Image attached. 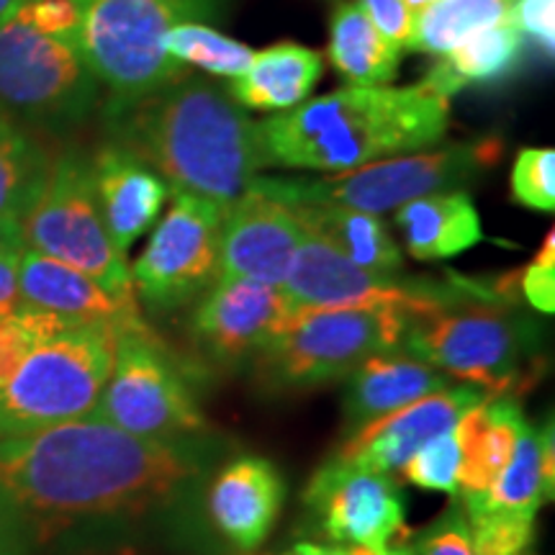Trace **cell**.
I'll use <instances>...</instances> for the list:
<instances>
[{
    "mask_svg": "<svg viewBox=\"0 0 555 555\" xmlns=\"http://www.w3.org/2000/svg\"><path fill=\"white\" fill-rule=\"evenodd\" d=\"M198 470L183 442L129 435L93 414L0 437V486L31 519L37 538L78 519L155 509Z\"/></svg>",
    "mask_w": 555,
    "mask_h": 555,
    "instance_id": "obj_1",
    "label": "cell"
},
{
    "mask_svg": "<svg viewBox=\"0 0 555 555\" xmlns=\"http://www.w3.org/2000/svg\"><path fill=\"white\" fill-rule=\"evenodd\" d=\"M111 144L150 165L170 193L227 208L262 170L255 121L232 95L196 75L106 106Z\"/></svg>",
    "mask_w": 555,
    "mask_h": 555,
    "instance_id": "obj_2",
    "label": "cell"
},
{
    "mask_svg": "<svg viewBox=\"0 0 555 555\" xmlns=\"http://www.w3.org/2000/svg\"><path fill=\"white\" fill-rule=\"evenodd\" d=\"M450 99L425 86L343 88L255 124L262 168L347 172L440 144Z\"/></svg>",
    "mask_w": 555,
    "mask_h": 555,
    "instance_id": "obj_3",
    "label": "cell"
},
{
    "mask_svg": "<svg viewBox=\"0 0 555 555\" xmlns=\"http://www.w3.org/2000/svg\"><path fill=\"white\" fill-rule=\"evenodd\" d=\"M409 356L486 397H522L540 378L538 324L515 307L509 286H440L429 307L409 317Z\"/></svg>",
    "mask_w": 555,
    "mask_h": 555,
    "instance_id": "obj_4",
    "label": "cell"
},
{
    "mask_svg": "<svg viewBox=\"0 0 555 555\" xmlns=\"http://www.w3.org/2000/svg\"><path fill=\"white\" fill-rule=\"evenodd\" d=\"M121 327L60 317L0 388V437L80 420L99 404Z\"/></svg>",
    "mask_w": 555,
    "mask_h": 555,
    "instance_id": "obj_5",
    "label": "cell"
},
{
    "mask_svg": "<svg viewBox=\"0 0 555 555\" xmlns=\"http://www.w3.org/2000/svg\"><path fill=\"white\" fill-rule=\"evenodd\" d=\"M227 0H82L78 47L82 60L108 88V106L131 103L183 78L163 41L172 26L219 16Z\"/></svg>",
    "mask_w": 555,
    "mask_h": 555,
    "instance_id": "obj_6",
    "label": "cell"
},
{
    "mask_svg": "<svg viewBox=\"0 0 555 555\" xmlns=\"http://www.w3.org/2000/svg\"><path fill=\"white\" fill-rule=\"evenodd\" d=\"M502 139L483 137L476 142L422 150L337 172L327 178H262L255 176L249 189L266 193L281 204H335L367 214H384L406 201L429 193L461 191L463 185L494 168L502 159Z\"/></svg>",
    "mask_w": 555,
    "mask_h": 555,
    "instance_id": "obj_7",
    "label": "cell"
},
{
    "mask_svg": "<svg viewBox=\"0 0 555 555\" xmlns=\"http://www.w3.org/2000/svg\"><path fill=\"white\" fill-rule=\"evenodd\" d=\"M99 80L78 39L13 16L0 26V111L26 131L69 134L99 106Z\"/></svg>",
    "mask_w": 555,
    "mask_h": 555,
    "instance_id": "obj_8",
    "label": "cell"
},
{
    "mask_svg": "<svg viewBox=\"0 0 555 555\" xmlns=\"http://www.w3.org/2000/svg\"><path fill=\"white\" fill-rule=\"evenodd\" d=\"M406 317L397 311L294 307L281 332L253 360L268 391L307 388L347 378L365 358L401 350Z\"/></svg>",
    "mask_w": 555,
    "mask_h": 555,
    "instance_id": "obj_9",
    "label": "cell"
},
{
    "mask_svg": "<svg viewBox=\"0 0 555 555\" xmlns=\"http://www.w3.org/2000/svg\"><path fill=\"white\" fill-rule=\"evenodd\" d=\"M24 247L95 278L103 288L137 298L129 260L108 237L95 196L93 159L67 150L54 159L44 189L21 221Z\"/></svg>",
    "mask_w": 555,
    "mask_h": 555,
    "instance_id": "obj_10",
    "label": "cell"
},
{
    "mask_svg": "<svg viewBox=\"0 0 555 555\" xmlns=\"http://www.w3.org/2000/svg\"><path fill=\"white\" fill-rule=\"evenodd\" d=\"M90 414L129 435L163 442H183L211 429L176 356L150 327L121 332L111 376Z\"/></svg>",
    "mask_w": 555,
    "mask_h": 555,
    "instance_id": "obj_11",
    "label": "cell"
},
{
    "mask_svg": "<svg viewBox=\"0 0 555 555\" xmlns=\"http://www.w3.org/2000/svg\"><path fill=\"white\" fill-rule=\"evenodd\" d=\"M224 208L193 193H172V204L134 260L137 301L155 314L196 304L219 281Z\"/></svg>",
    "mask_w": 555,
    "mask_h": 555,
    "instance_id": "obj_12",
    "label": "cell"
},
{
    "mask_svg": "<svg viewBox=\"0 0 555 555\" xmlns=\"http://www.w3.org/2000/svg\"><path fill=\"white\" fill-rule=\"evenodd\" d=\"M322 535L343 547H386L406 538V504L397 478L332 455L304 489Z\"/></svg>",
    "mask_w": 555,
    "mask_h": 555,
    "instance_id": "obj_13",
    "label": "cell"
},
{
    "mask_svg": "<svg viewBox=\"0 0 555 555\" xmlns=\"http://www.w3.org/2000/svg\"><path fill=\"white\" fill-rule=\"evenodd\" d=\"M281 288L296 307L397 311L406 322L440 294V286L406 283L399 275L360 268L309 232L298 245Z\"/></svg>",
    "mask_w": 555,
    "mask_h": 555,
    "instance_id": "obj_14",
    "label": "cell"
},
{
    "mask_svg": "<svg viewBox=\"0 0 555 555\" xmlns=\"http://www.w3.org/2000/svg\"><path fill=\"white\" fill-rule=\"evenodd\" d=\"M294 307L278 286L247 278H219L193 304L191 339L214 365L253 363L273 343Z\"/></svg>",
    "mask_w": 555,
    "mask_h": 555,
    "instance_id": "obj_15",
    "label": "cell"
},
{
    "mask_svg": "<svg viewBox=\"0 0 555 555\" xmlns=\"http://www.w3.org/2000/svg\"><path fill=\"white\" fill-rule=\"evenodd\" d=\"M304 237L307 232L286 204L247 189L224 214L219 278H247L281 288Z\"/></svg>",
    "mask_w": 555,
    "mask_h": 555,
    "instance_id": "obj_16",
    "label": "cell"
},
{
    "mask_svg": "<svg viewBox=\"0 0 555 555\" xmlns=\"http://www.w3.org/2000/svg\"><path fill=\"white\" fill-rule=\"evenodd\" d=\"M486 399L489 397L483 391L466 384L427 393V397L416 399L414 404L378 416L371 425L347 435L343 448L335 455L399 481L401 468L416 450L433 437L453 429L470 406L481 404Z\"/></svg>",
    "mask_w": 555,
    "mask_h": 555,
    "instance_id": "obj_17",
    "label": "cell"
},
{
    "mask_svg": "<svg viewBox=\"0 0 555 555\" xmlns=\"http://www.w3.org/2000/svg\"><path fill=\"white\" fill-rule=\"evenodd\" d=\"M286 502V481L273 461L237 455L208 486V519L229 545L253 553L266 543Z\"/></svg>",
    "mask_w": 555,
    "mask_h": 555,
    "instance_id": "obj_18",
    "label": "cell"
},
{
    "mask_svg": "<svg viewBox=\"0 0 555 555\" xmlns=\"http://www.w3.org/2000/svg\"><path fill=\"white\" fill-rule=\"evenodd\" d=\"M18 291L24 309L50 311L75 322H106L121 330L147 327L137 298L111 294L82 270L34 249H24L18 258Z\"/></svg>",
    "mask_w": 555,
    "mask_h": 555,
    "instance_id": "obj_19",
    "label": "cell"
},
{
    "mask_svg": "<svg viewBox=\"0 0 555 555\" xmlns=\"http://www.w3.org/2000/svg\"><path fill=\"white\" fill-rule=\"evenodd\" d=\"M95 196L114 247L127 258L129 247L147 234L163 211L170 185L131 152L108 144L93 157Z\"/></svg>",
    "mask_w": 555,
    "mask_h": 555,
    "instance_id": "obj_20",
    "label": "cell"
},
{
    "mask_svg": "<svg viewBox=\"0 0 555 555\" xmlns=\"http://www.w3.org/2000/svg\"><path fill=\"white\" fill-rule=\"evenodd\" d=\"M448 386L453 380L409 352L391 350L365 358L347 376L343 406L347 435Z\"/></svg>",
    "mask_w": 555,
    "mask_h": 555,
    "instance_id": "obj_21",
    "label": "cell"
},
{
    "mask_svg": "<svg viewBox=\"0 0 555 555\" xmlns=\"http://www.w3.org/2000/svg\"><path fill=\"white\" fill-rule=\"evenodd\" d=\"M404 249L414 260L433 262L468 253L483 240L481 217L468 191H442L393 208Z\"/></svg>",
    "mask_w": 555,
    "mask_h": 555,
    "instance_id": "obj_22",
    "label": "cell"
},
{
    "mask_svg": "<svg viewBox=\"0 0 555 555\" xmlns=\"http://www.w3.org/2000/svg\"><path fill=\"white\" fill-rule=\"evenodd\" d=\"M527 425L517 397H494L470 406L457 420L455 435L461 446V476L457 496L483 494L509 463Z\"/></svg>",
    "mask_w": 555,
    "mask_h": 555,
    "instance_id": "obj_23",
    "label": "cell"
},
{
    "mask_svg": "<svg viewBox=\"0 0 555 555\" xmlns=\"http://www.w3.org/2000/svg\"><path fill=\"white\" fill-rule=\"evenodd\" d=\"M324 75V54L296 41H278L255 52L245 73L229 82V95L242 108L288 111L309 101Z\"/></svg>",
    "mask_w": 555,
    "mask_h": 555,
    "instance_id": "obj_24",
    "label": "cell"
},
{
    "mask_svg": "<svg viewBox=\"0 0 555 555\" xmlns=\"http://www.w3.org/2000/svg\"><path fill=\"white\" fill-rule=\"evenodd\" d=\"M286 206L309 234H314L317 240H322L356 266L384 275H399L404 268V253L378 214L335 204Z\"/></svg>",
    "mask_w": 555,
    "mask_h": 555,
    "instance_id": "obj_25",
    "label": "cell"
},
{
    "mask_svg": "<svg viewBox=\"0 0 555 555\" xmlns=\"http://www.w3.org/2000/svg\"><path fill=\"white\" fill-rule=\"evenodd\" d=\"M525 65V37L515 21L486 26L468 34L461 44L440 54V60L429 67L422 86L437 95H455L468 86H486L515 78Z\"/></svg>",
    "mask_w": 555,
    "mask_h": 555,
    "instance_id": "obj_26",
    "label": "cell"
},
{
    "mask_svg": "<svg viewBox=\"0 0 555 555\" xmlns=\"http://www.w3.org/2000/svg\"><path fill=\"white\" fill-rule=\"evenodd\" d=\"M327 57L352 88H384L397 80L401 50L380 37L358 3H339L330 18Z\"/></svg>",
    "mask_w": 555,
    "mask_h": 555,
    "instance_id": "obj_27",
    "label": "cell"
},
{
    "mask_svg": "<svg viewBox=\"0 0 555 555\" xmlns=\"http://www.w3.org/2000/svg\"><path fill=\"white\" fill-rule=\"evenodd\" d=\"M52 159L24 127L0 111V219L24 221L44 189Z\"/></svg>",
    "mask_w": 555,
    "mask_h": 555,
    "instance_id": "obj_28",
    "label": "cell"
},
{
    "mask_svg": "<svg viewBox=\"0 0 555 555\" xmlns=\"http://www.w3.org/2000/svg\"><path fill=\"white\" fill-rule=\"evenodd\" d=\"M517 0H437L414 16L406 50L446 54L468 34L512 18Z\"/></svg>",
    "mask_w": 555,
    "mask_h": 555,
    "instance_id": "obj_29",
    "label": "cell"
},
{
    "mask_svg": "<svg viewBox=\"0 0 555 555\" xmlns=\"http://www.w3.org/2000/svg\"><path fill=\"white\" fill-rule=\"evenodd\" d=\"M483 504L494 506V509L512 512V515H530L538 517L540 506L553 502L547 494L545 476H543V457H540V437L538 429L530 427L527 422L519 440L512 453L509 463L496 478L494 486L483 494H476Z\"/></svg>",
    "mask_w": 555,
    "mask_h": 555,
    "instance_id": "obj_30",
    "label": "cell"
},
{
    "mask_svg": "<svg viewBox=\"0 0 555 555\" xmlns=\"http://www.w3.org/2000/svg\"><path fill=\"white\" fill-rule=\"evenodd\" d=\"M163 50L178 65H196L206 69L208 75H219V78H237L249 67L255 54L242 41L227 37L211 26L198 24V21L172 26L163 41Z\"/></svg>",
    "mask_w": 555,
    "mask_h": 555,
    "instance_id": "obj_31",
    "label": "cell"
},
{
    "mask_svg": "<svg viewBox=\"0 0 555 555\" xmlns=\"http://www.w3.org/2000/svg\"><path fill=\"white\" fill-rule=\"evenodd\" d=\"M466 512L470 545L476 555H538L535 519L530 515H512L483 504L476 494L457 496Z\"/></svg>",
    "mask_w": 555,
    "mask_h": 555,
    "instance_id": "obj_32",
    "label": "cell"
},
{
    "mask_svg": "<svg viewBox=\"0 0 555 555\" xmlns=\"http://www.w3.org/2000/svg\"><path fill=\"white\" fill-rule=\"evenodd\" d=\"M457 476H461V446L455 427L433 437L401 468V481L433 494H448L457 499Z\"/></svg>",
    "mask_w": 555,
    "mask_h": 555,
    "instance_id": "obj_33",
    "label": "cell"
},
{
    "mask_svg": "<svg viewBox=\"0 0 555 555\" xmlns=\"http://www.w3.org/2000/svg\"><path fill=\"white\" fill-rule=\"evenodd\" d=\"M509 193L519 206L540 214L555 211V150L525 147L517 152L509 176Z\"/></svg>",
    "mask_w": 555,
    "mask_h": 555,
    "instance_id": "obj_34",
    "label": "cell"
},
{
    "mask_svg": "<svg viewBox=\"0 0 555 555\" xmlns=\"http://www.w3.org/2000/svg\"><path fill=\"white\" fill-rule=\"evenodd\" d=\"M57 322V314L37 309H21L16 314L0 317V388L9 384L34 345L50 335Z\"/></svg>",
    "mask_w": 555,
    "mask_h": 555,
    "instance_id": "obj_35",
    "label": "cell"
},
{
    "mask_svg": "<svg viewBox=\"0 0 555 555\" xmlns=\"http://www.w3.org/2000/svg\"><path fill=\"white\" fill-rule=\"evenodd\" d=\"M412 535L414 538L409 540H412L416 555H476L461 502L450 504L435 522L422 527L420 532H412Z\"/></svg>",
    "mask_w": 555,
    "mask_h": 555,
    "instance_id": "obj_36",
    "label": "cell"
},
{
    "mask_svg": "<svg viewBox=\"0 0 555 555\" xmlns=\"http://www.w3.org/2000/svg\"><path fill=\"white\" fill-rule=\"evenodd\" d=\"M519 294L540 314L555 311V232L551 229L535 260L519 275Z\"/></svg>",
    "mask_w": 555,
    "mask_h": 555,
    "instance_id": "obj_37",
    "label": "cell"
},
{
    "mask_svg": "<svg viewBox=\"0 0 555 555\" xmlns=\"http://www.w3.org/2000/svg\"><path fill=\"white\" fill-rule=\"evenodd\" d=\"M363 13L376 26V31L399 50H406L409 34L414 26V13L406 0H356Z\"/></svg>",
    "mask_w": 555,
    "mask_h": 555,
    "instance_id": "obj_38",
    "label": "cell"
},
{
    "mask_svg": "<svg viewBox=\"0 0 555 555\" xmlns=\"http://www.w3.org/2000/svg\"><path fill=\"white\" fill-rule=\"evenodd\" d=\"M512 21L522 37L532 39L547 57L555 50V0H517Z\"/></svg>",
    "mask_w": 555,
    "mask_h": 555,
    "instance_id": "obj_39",
    "label": "cell"
},
{
    "mask_svg": "<svg viewBox=\"0 0 555 555\" xmlns=\"http://www.w3.org/2000/svg\"><path fill=\"white\" fill-rule=\"evenodd\" d=\"M37 530L26 512L0 486V555H31Z\"/></svg>",
    "mask_w": 555,
    "mask_h": 555,
    "instance_id": "obj_40",
    "label": "cell"
},
{
    "mask_svg": "<svg viewBox=\"0 0 555 555\" xmlns=\"http://www.w3.org/2000/svg\"><path fill=\"white\" fill-rule=\"evenodd\" d=\"M18 258L21 253H0V317L24 309L18 291Z\"/></svg>",
    "mask_w": 555,
    "mask_h": 555,
    "instance_id": "obj_41",
    "label": "cell"
},
{
    "mask_svg": "<svg viewBox=\"0 0 555 555\" xmlns=\"http://www.w3.org/2000/svg\"><path fill=\"white\" fill-rule=\"evenodd\" d=\"M339 555H416L412 540L399 538L397 545L386 547H343L339 545Z\"/></svg>",
    "mask_w": 555,
    "mask_h": 555,
    "instance_id": "obj_42",
    "label": "cell"
},
{
    "mask_svg": "<svg viewBox=\"0 0 555 555\" xmlns=\"http://www.w3.org/2000/svg\"><path fill=\"white\" fill-rule=\"evenodd\" d=\"M24 234L13 219H0V253H24Z\"/></svg>",
    "mask_w": 555,
    "mask_h": 555,
    "instance_id": "obj_43",
    "label": "cell"
},
{
    "mask_svg": "<svg viewBox=\"0 0 555 555\" xmlns=\"http://www.w3.org/2000/svg\"><path fill=\"white\" fill-rule=\"evenodd\" d=\"M281 555H339V545L327 547L319 543H296L294 547H288V551Z\"/></svg>",
    "mask_w": 555,
    "mask_h": 555,
    "instance_id": "obj_44",
    "label": "cell"
},
{
    "mask_svg": "<svg viewBox=\"0 0 555 555\" xmlns=\"http://www.w3.org/2000/svg\"><path fill=\"white\" fill-rule=\"evenodd\" d=\"M24 3H29V0H0V26H3L9 18L16 16Z\"/></svg>",
    "mask_w": 555,
    "mask_h": 555,
    "instance_id": "obj_45",
    "label": "cell"
},
{
    "mask_svg": "<svg viewBox=\"0 0 555 555\" xmlns=\"http://www.w3.org/2000/svg\"><path fill=\"white\" fill-rule=\"evenodd\" d=\"M433 3H437V0H406V5H409V9H412L414 16H416V13H420V11H425L427 5H433Z\"/></svg>",
    "mask_w": 555,
    "mask_h": 555,
    "instance_id": "obj_46",
    "label": "cell"
}]
</instances>
